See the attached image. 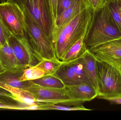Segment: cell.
I'll use <instances>...</instances> for the list:
<instances>
[{
  "label": "cell",
  "mask_w": 121,
  "mask_h": 120,
  "mask_svg": "<svg viewBox=\"0 0 121 120\" xmlns=\"http://www.w3.org/2000/svg\"><path fill=\"white\" fill-rule=\"evenodd\" d=\"M95 13L87 7L71 20L58 28L53 44L57 58L61 61L70 46L82 36L88 37Z\"/></svg>",
  "instance_id": "obj_1"
},
{
  "label": "cell",
  "mask_w": 121,
  "mask_h": 120,
  "mask_svg": "<svg viewBox=\"0 0 121 120\" xmlns=\"http://www.w3.org/2000/svg\"><path fill=\"white\" fill-rule=\"evenodd\" d=\"M121 39V32L111 17L108 3L95 13L90 32L86 39L89 50L109 42Z\"/></svg>",
  "instance_id": "obj_2"
},
{
  "label": "cell",
  "mask_w": 121,
  "mask_h": 120,
  "mask_svg": "<svg viewBox=\"0 0 121 120\" xmlns=\"http://www.w3.org/2000/svg\"><path fill=\"white\" fill-rule=\"evenodd\" d=\"M21 7L25 15L27 37L40 61L43 60H59L56 56L52 42L46 36L30 12L25 8Z\"/></svg>",
  "instance_id": "obj_3"
},
{
  "label": "cell",
  "mask_w": 121,
  "mask_h": 120,
  "mask_svg": "<svg viewBox=\"0 0 121 120\" xmlns=\"http://www.w3.org/2000/svg\"><path fill=\"white\" fill-rule=\"evenodd\" d=\"M97 60L98 97L104 99L121 97V70Z\"/></svg>",
  "instance_id": "obj_4"
},
{
  "label": "cell",
  "mask_w": 121,
  "mask_h": 120,
  "mask_svg": "<svg viewBox=\"0 0 121 120\" xmlns=\"http://www.w3.org/2000/svg\"><path fill=\"white\" fill-rule=\"evenodd\" d=\"M0 20L9 33L16 38L27 36L24 12L15 2L8 0L0 4Z\"/></svg>",
  "instance_id": "obj_5"
},
{
  "label": "cell",
  "mask_w": 121,
  "mask_h": 120,
  "mask_svg": "<svg viewBox=\"0 0 121 120\" xmlns=\"http://www.w3.org/2000/svg\"><path fill=\"white\" fill-rule=\"evenodd\" d=\"M12 0L30 12L52 42V23L48 0Z\"/></svg>",
  "instance_id": "obj_6"
},
{
  "label": "cell",
  "mask_w": 121,
  "mask_h": 120,
  "mask_svg": "<svg viewBox=\"0 0 121 120\" xmlns=\"http://www.w3.org/2000/svg\"><path fill=\"white\" fill-rule=\"evenodd\" d=\"M54 75L59 78L65 86L85 84L91 85L85 68L83 56L76 60L62 62Z\"/></svg>",
  "instance_id": "obj_7"
},
{
  "label": "cell",
  "mask_w": 121,
  "mask_h": 120,
  "mask_svg": "<svg viewBox=\"0 0 121 120\" xmlns=\"http://www.w3.org/2000/svg\"><path fill=\"white\" fill-rule=\"evenodd\" d=\"M26 89L34 95L37 102L69 106L79 105L83 103L71 99L65 89L46 88L33 84Z\"/></svg>",
  "instance_id": "obj_8"
},
{
  "label": "cell",
  "mask_w": 121,
  "mask_h": 120,
  "mask_svg": "<svg viewBox=\"0 0 121 120\" xmlns=\"http://www.w3.org/2000/svg\"><path fill=\"white\" fill-rule=\"evenodd\" d=\"M8 42L21 67L27 68L35 66L40 61L34 52L27 37L19 39L11 35Z\"/></svg>",
  "instance_id": "obj_9"
},
{
  "label": "cell",
  "mask_w": 121,
  "mask_h": 120,
  "mask_svg": "<svg viewBox=\"0 0 121 120\" xmlns=\"http://www.w3.org/2000/svg\"><path fill=\"white\" fill-rule=\"evenodd\" d=\"M90 51L97 60L105 62L121 70V39L109 42Z\"/></svg>",
  "instance_id": "obj_10"
},
{
  "label": "cell",
  "mask_w": 121,
  "mask_h": 120,
  "mask_svg": "<svg viewBox=\"0 0 121 120\" xmlns=\"http://www.w3.org/2000/svg\"><path fill=\"white\" fill-rule=\"evenodd\" d=\"M65 89L71 99L84 103L93 100L98 96V92L92 85L81 84L65 86Z\"/></svg>",
  "instance_id": "obj_11"
},
{
  "label": "cell",
  "mask_w": 121,
  "mask_h": 120,
  "mask_svg": "<svg viewBox=\"0 0 121 120\" xmlns=\"http://www.w3.org/2000/svg\"><path fill=\"white\" fill-rule=\"evenodd\" d=\"M0 62L5 71H17L26 68L20 66L13 49L8 42L0 48Z\"/></svg>",
  "instance_id": "obj_12"
},
{
  "label": "cell",
  "mask_w": 121,
  "mask_h": 120,
  "mask_svg": "<svg viewBox=\"0 0 121 120\" xmlns=\"http://www.w3.org/2000/svg\"><path fill=\"white\" fill-rule=\"evenodd\" d=\"M87 8V6L85 0H74L71 5L58 15L57 20L56 30Z\"/></svg>",
  "instance_id": "obj_13"
},
{
  "label": "cell",
  "mask_w": 121,
  "mask_h": 120,
  "mask_svg": "<svg viewBox=\"0 0 121 120\" xmlns=\"http://www.w3.org/2000/svg\"><path fill=\"white\" fill-rule=\"evenodd\" d=\"M0 88L10 93L14 97L15 101L18 103L30 105L37 102L34 95L25 89L11 86L1 82Z\"/></svg>",
  "instance_id": "obj_14"
},
{
  "label": "cell",
  "mask_w": 121,
  "mask_h": 120,
  "mask_svg": "<svg viewBox=\"0 0 121 120\" xmlns=\"http://www.w3.org/2000/svg\"><path fill=\"white\" fill-rule=\"evenodd\" d=\"M25 70L14 71H5L0 75V82L11 86L27 89L32 85L33 83L30 81H20V77Z\"/></svg>",
  "instance_id": "obj_15"
},
{
  "label": "cell",
  "mask_w": 121,
  "mask_h": 120,
  "mask_svg": "<svg viewBox=\"0 0 121 120\" xmlns=\"http://www.w3.org/2000/svg\"><path fill=\"white\" fill-rule=\"evenodd\" d=\"M83 59L85 68L92 85L97 91L98 81L96 58L90 50L87 49L83 56Z\"/></svg>",
  "instance_id": "obj_16"
},
{
  "label": "cell",
  "mask_w": 121,
  "mask_h": 120,
  "mask_svg": "<svg viewBox=\"0 0 121 120\" xmlns=\"http://www.w3.org/2000/svg\"><path fill=\"white\" fill-rule=\"evenodd\" d=\"M87 38L86 35L82 36L73 44L65 54L61 62H67L82 57L87 49L85 42Z\"/></svg>",
  "instance_id": "obj_17"
},
{
  "label": "cell",
  "mask_w": 121,
  "mask_h": 120,
  "mask_svg": "<svg viewBox=\"0 0 121 120\" xmlns=\"http://www.w3.org/2000/svg\"><path fill=\"white\" fill-rule=\"evenodd\" d=\"M30 81L35 85L46 88L64 89L65 87L62 80L54 75H44L39 79Z\"/></svg>",
  "instance_id": "obj_18"
},
{
  "label": "cell",
  "mask_w": 121,
  "mask_h": 120,
  "mask_svg": "<svg viewBox=\"0 0 121 120\" xmlns=\"http://www.w3.org/2000/svg\"><path fill=\"white\" fill-rule=\"evenodd\" d=\"M38 103V110H57L63 111H91L83 106V105H63L46 103Z\"/></svg>",
  "instance_id": "obj_19"
},
{
  "label": "cell",
  "mask_w": 121,
  "mask_h": 120,
  "mask_svg": "<svg viewBox=\"0 0 121 120\" xmlns=\"http://www.w3.org/2000/svg\"><path fill=\"white\" fill-rule=\"evenodd\" d=\"M107 3L111 17L121 32V0Z\"/></svg>",
  "instance_id": "obj_20"
},
{
  "label": "cell",
  "mask_w": 121,
  "mask_h": 120,
  "mask_svg": "<svg viewBox=\"0 0 121 120\" xmlns=\"http://www.w3.org/2000/svg\"><path fill=\"white\" fill-rule=\"evenodd\" d=\"M61 63V61L59 60H43L35 66L44 72L45 75L54 74Z\"/></svg>",
  "instance_id": "obj_21"
},
{
  "label": "cell",
  "mask_w": 121,
  "mask_h": 120,
  "mask_svg": "<svg viewBox=\"0 0 121 120\" xmlns=\"http://www.w3.org/2000/svg\"><path fill=\"white\" fill-rule=\"evenodd\" d=\"M44 75V72L36 66H30L23 70L20 80L21 81H32L39 79Z\"/></svg>",
  "instance_id": "obj_22"
},
{
  "label": "cell",
  "mask_w": 121,
  "mask_h": 120,
  "mask_svg": "<svg viewBox=\"0 0 121 120\" xmlns=\"http://www.w3.org/2000/svg\"><path fill=\"white\" fill-rule=\"evenodd\" d=\"M49 6L51 13L53 30V38L52 42L54 41L57 29V4L58 0H48Z\"/></svg>",
  "instance_id": "obj_23"
},
{
  "label": "cell",
  "mask_w": 121,
  "mask_h": 120,
  "mask_svg": "<svg viewBox=\"0 0 121 120\" xmlns=\"http://www.w3.org/2000/svg\"><path fill=\"white\" fill-rule=\"evenodd\" d=\"M87 7L94 13L97 12L104 6L107 0H85Z\"/></svg>",
  "instance_id": "obj_24"
},
{
  "label": "cell",
  "mask_w": 121,
  "mask_h": 120,
  "mask_svg": "<svg viewBox=\"0 0 121 120\" xmlns=\"http://www.w3.org/2000/svg\"><path fill=\"white\" fill-rule=\"evenodd\" d=\"M0 108L9 110H25V105L19 103L18 104H13L8 103L0 99Z\"/></svg>",
  "instance_id": "obj_25"
},
{
  "label": "cell",
  "mask_w": 121,
  "mask_h": 120,
  "mask_svg": "<svg viewBox=\"0 0 121 120\" xmlns=\"http://www.w3.org/2000/svg\"><path fill=\"white\" fill-rule=\"evenodd\" d=\"M11 35L0 20V48L8 42Z\"/></svg>",
  "instance_id": "obj_26"
},
{
  "label": "cell",
  "mask_w": 121,
  "mask_h": 120,
  "mask_svg": "<svg viewBox=\"0 0 121 120\" xmlns=\"http://www.w3.org/2000/svg\"><path fill=\"white\" fill-rule=\"evenodd\" d=\"M73 1L74 0H58L57 4L58 16L71 5Z\"/></svg>",
  "instance_id": "obj_27"
},
{
  "label": "cell",
  "mask_w": 121,
  "mask_h": 120,
  "mask_svg": "<svg viewBox=\"0 0 121 120\" xmlns=\"http://www.w3.org/2000/svg\"><path fill=\"white\" fill-rule=\"evenodd\" d=\"M0 97L11 99L15 101L14 97L10 93L0 88Z\"/></svg>",
  "instance_id": "obj_28"
},
{
  "label": "cell",
  "mask_w": 121,
  "mask_h": 120,
  "mask_svg": "<svg viewBox=\"0 0 121 120\" xmlns=\"http://www.w3.org/2000/svg\"><path fill=\"white\" fill-rule=\"evenodd\" d=\"M104 100L108 101L112 103L121 104V97L118 98H107L105 99Z\"/></svg>",
  "instance_id": "obj_29"
},
{
  "label": "cell",
  "mask_w": 121,
  "mask_h": 120,
  "mask_svg": "<svg viewBox=\"0 0 121 120\" xmlns=\"http://www.w3.org/2000/svg\"><path fill=\"white\" fill-rule=\"evenodd\" d=\"M5 71V70H4L3 67H2L1 63L0 62V75L3 73Z\"/></svg>",
  "instance_id": "obj_30"
},
{
  "label": "cell",
  "mask_w": 121,
  "mask_h": 120,
  "mask_svg": "<svg viewBox=\"0 0 121 120\" xmlns=\"http://www.w3.org/2000/svg\"><path fill=\"white\" fill-rule=\"evenodd\" d=\"M8 0H0L1 2V3H5V2L8 1Z\"/></svg>",
  "instance_id": "obj_31"
},
{
  "label": "cell",
  "mask_w": 121,
  "mask_h": 120,
  "mask_svg": "<svg viewBox=\"0 0 121 120\" xmlns=\"http://www.w3.org/2000/svg\"><path fill=\"white\" fill-rule=\"evenodd\" d=\"M116 0H107V2H113Z\"/></svg>",
  "instance_id": "obj_32"
}]
</instances>
